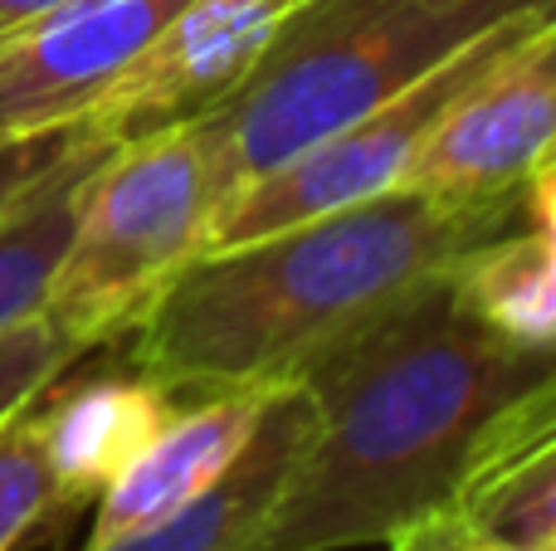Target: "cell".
Segmentation results:
<instances>
[{
    "label": "cell",
    "instance_id": "30bf717a",
    "mask_svg": "<svg viewBox=\"0 0 556 551\" xmlns=\"http://www.w3.org/2000/svg\"><path fill=\"white\" fill-rule=\"evenodd\" d=\"M181 400L166 386L132 376H88L35 400V425L68 513L98 503L108 484L142 454V445L176 415Z\"/></svg>",
    "mask_w": 556,
    "mask_h": 551
},
{
    "label": "cell",
    "instance_id": "e0dca14e",
    "mask_svg": "<svg viewBox=\"0 0 556 551\" xmlns=\"http://www.w3.org/2000/svg\"><path fill=\"white\" fill-rule=\"evenodd\" d=\"M464 542H469V523L459 513H444V517L410 527V533H401L395 542H386V551H459Z\"/></svg>",
    "mask_w": 556,
    "mask_h": 551
},
{
    "label": "cell",
    "instance_id": "3957f363",
    "mask_svg": "<svg viewBox=\"0 0 556 551\" xmlns=\"http://www.w3.org/2000/svg\"><path fill=\"white\" fill-rule=\"evenodd\" d=\"M547 5L556 0H303L260 64L195 117L215 210L503 20Z\"/></svg>",
    "mask_w": 556,
    "mask_h": 551
},
{
    "label": "cell",
    "instance_id": "7a4b0ae2",
    "mask_svg": "<svg viewBox=\"0 0 556 551\" xmlns=\"http://www.w3.org/2000/svg\"><path fill=\"white\" fill-rule=\"evenodd\" d=\"M513 225H522V195L454 205L386 191L230 249H205L137 318L127 361L172 396L293 386Z\"/></svg>",
    "mask_w": 556,
    "mask_h": 551
},
{
    "label": "cell",
    "instance_id": "52a82bcc",
    "mask_svg": "<svg viewBox=\"0 0 556 551\" xmlns=\"http://www.w3.org/2000/svg\"><path fill=\"white\" fill-rule=\"evenodd\" d=\"M303 0H186L156 44L88 107L84 127L127 142L211 113Z\"/></svg>",
    "mask_w": 556,
    "mask_h": 551
},
{
    "label": "cell",
    "instance_id": "8992f818",
    "mask_svg": "<svg viewBox=\"0 0 556 551\" xmlns=\"http://www.w3.org/2000/svg\"><path fill=\"white\" fill-rule=\"evenodd\" d=\"M186 0H74L0 44V142L59 132L156 44Z\"/></svg>",
    "mask_w": 556,
    "mask_h": 551
},
{
    "label": "cell",
    "instance_id": "277c9868",
    "mask_svg": "<svg viewBox=\"0 0 556 551\" xmlns=\"http://www.w3.org/2000/svg\"><path fill=\"white\" fill-rule=\"evenodd\" d=\"M211 220V166L195 123L113 142L84 181L74 234L39 312L78 357L123 342L156 293L205 254Z\"/></svg>",
    "mask_w": 556,
    "mask_h": 551
},
{
    "label": "cell",
    "instance_id": "ac0fdd59",
    "mask_svg": "<svg viewBox=\"0 0 556 551\" xmlns=\"http://www.w3.org/2000/svg\"><path fill=\"white\" fill-rule=\"evenodd\" d=\"M522 220L538 225L547 240H556V166H542V171L522 185Z\"/></svg>",
    "mask_w": 556,
    "mask_h": 551
},
{
    "label": "cell",
    "instance_id": "5b68a950",
    "mask_svg": "<svg viewBox=\"0 0 556 551\" xmlns=\"http://www.w3.org/2000/svg\"><path fill=\"white\" fill-rule=\"evenodd\" d=\"M556 152V15L513 39L450 107L395 191L483 205L522 195Z\"/></svg>",
    "mask_w": 556,
    "mask_h": 551
},
{
    "label": "cell",
    "instance_id": "ba28073f",
    "mask_svg": "<svg viewBox=\"0 0 556 551\" xmlns=\"http://www.w3.org/2000/svg\"><path fill=\"white\" fill-rule=\"evenodd\" d=\"M307 435H313L307 386L303 381L274 386L260 420H254V435L244 439V449L211 488H201L191 503L137 527V533L84 551H244L250 537L264 527V517H269L278 488H283L288 469L303 454Z\"/></svg>",
    "mask_w": 556,
    "mask_h": 551
},
{
    "label": "cell",
    "instance_id": "4fadbf2b",
    "mask_svg": "<svg viewBox=\"0 0 556 551\" xmlns=\"http://www.w3.org/2000/svg\"><path fill=\"white\" fill-rule=\"evenodd\" d=\"M473 537L513 551H542L556 537V430L493 469L459 503Z\"/></svg>",
    "mask_w": 556,
    "mask_h": 551
},
{
    "label": "cell",
    "instance_id": "2e32d148",
    "mask_svg": "<svg viewBox=\"0 0 556 551\" xmlns=\"http://www.w3.org/2000/svg\"><path fill=\"white\" fill-rule=\"evenodd\" d=\"M78 137H84V123L59 127V132H35V137H10V142H0V220L64 162Z\"/></svg>",
    "mask_w": 556,
    "mask_h": 551
},
{
    "label": "cell",
    "instance_id": "6da1fadb",
    "mask_svg": "<svg viewBox=\"0 0 556 551\" xmlns=\"http://www.w3.org/2000/svg\"><path fill=\"white\" fill-rule=\"evenodd\" d=\"M313 435L244 551L386 547L556 430V342L489 328L454 269L303 376Z\"/></svg>",
    "mask_w": 556,
    "mask_h": 551
},
{
    "label": "cell",
    "instance_id": "ffe728a7",
    "mask_svg": "<svg viewBox=\"0 0 556 551\" xmlns=\"http://www.w3.org/2000/svg\"><path fill=\"white\" fill-rule=\"evenodd\" d=\"M459 551H513V547H498V542H483V537H473V533H469V542H464Z\"/></svg>",
    "mask_w": 556,
    "mask_h": 551
},
{
    "label": "cell",
    "instance_id": "8fae6325",
    "mask_svg": "<svg viewBox=\"0 0 556 551\" xmlns=\"http://www.w3.org/2000/svg\"><path fill=\"white\" fill-rule=\"evenodd\" d=\"M108 152H113V137L84 127L64 162L0 220V332L45 308L54 269L74 234L84 181Z\"/></svg>",
    "mask_w": 556,
    "mask_h": 551
},
{
    "label": "cell",
    "instance_id": "9c48e42d",
    "mask_svg": "<svg viewBox=\"0 0 556 551\" xmlns=\"http://www.w3.org/2000/svg\"><path fill=\"white\" fill-rule=\"evenodd\" d=\"M264 400L269 390H215V396H195L191 406H176V415L147 439L142 454L98 494L93 533L84 547L137 533L211 488L254 435Z\"/></svg>",
    "mask_w": 556,
    "mask_h": 551
},
{
    "label": "cell",
    "instance_id": "7c38bea8",
    "mask_svg": "<svg viewBox=\"0 0 556 551\" xmlns=\"http://www.w3.org/2000/svg\"><path fill=\"white\" fill-rule=\"evenodd\" d=\"M454 289L489 328L518 342H556V240L538 225L479 244L454 264Z\"/></svg>",
    "mask_w": 556,
    "mask_h": 551
},
{
    "label": "cell",
    "instance_id": "5bb4252c",
    "mask_svg": "<svg viewBox=\"0 0 556 551\" xmlns=\"http://www.w3.org/2000/svg\"><path fill=\"white\" fill-rule=\"evenodd\" d=\"M68 513L35 425V400L0 425V551H15L29 533Z\"/></svg>",
    "mask_w": 556,
    "mask_h": 551
},
{
    "label": "cell",
    "instance_id": "d6986e66",
    "mask_svg": "<svg viewBox=\"0 0 556 551\" xmlns=\"http://www.w3.org/2000/svg\"><path fill=\"white\" fill-rule=\"evenodd\" d=\"M64 5H74V0H0V44L35 25H45V20L59 15Z\"/></svg>",
    "mask_w": 556,
    "mask_h": 551
},
{
    "label": "cell",
    "instance_id": "44dd1931",
    "mask_svg": "<svg viewBox=\"0 0 556 551\" xmlns=\"http://www.w3.org/2000/svg\"><path fill=\"white\" fill-rule=\"evenodd\" d=\"M547 166H556V152H552V162H547Z\"/></svg>",
    "mask_w": 556,
    "mask_h": 551
},
{
    "label": "cell",
    "instance_id": "9a60e30c",
    "mask_svg": "<svg viewBox=\"0 0 556 551\" xmlns=\"http://www.w3.org/2000/svg\"><path fill=\"white\" fill-rule=\"evenodd\" d=\"M78 351L45 312L15 322V328L0 332V425H5L15 410H25L29 400H39L64 367H74Z\"/></svg>",
    "mask_w": 556,
    "mask_h": 551
}]
</instances>
